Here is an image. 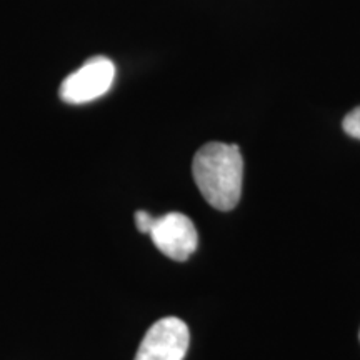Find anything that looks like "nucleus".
<instances>
[{"label":"nucleus","mask_w":360,"mask_h":360,"mask_svg":"<svg viewBox=\"0 0 360 360\" xmlns=\"http://www.w3.org/2000/svg\"><path fill=\"white\" fill-rule=\"evenodd\" d=\"M148 236L162 254L177 262L187 260L199 245L195 225L187 215L179 212L155 217L154 227Z\"/></svg>","instance_id":"20e7f679"},{"label":"nucleus","mask_w":360,"mask_h":360,"mask_svg":"<svg viewBox=\"0 0 360 360\" xmlns=\"http://www.w3.org/2000/svg\"><path fill=\"white\" fill-rule=\"evenodd\" d=\"M192 174L200 193L214 209L227 212L238 204L244 160L236 143H205L193 157Z\"/></svg>","instance_id":"f257e3e1"},{"label":"nucleus","mask_w":360,"mask_h":360,"mask_svg":"<svg viewBox=\"0 0 360 360\" xmlns=\"http://www.w3.org/2000/svg\"><path fill=\"white\" fill-rule=\"evenodd\" d=\"M188 342L191 334L186 322L177 317L160 319L143 335L135 360H184Z\"/></svg>","instance_id":"7ed1b4c3"},{"label":"nucleus","mask_w":360,"mask_h":360,"mask_svg":"<svg viewBox=\"0 0 360 360\" xmlns=\"http://www.w3.org/2000/svg\"><path fill=\"white\" fill-rule=\"evenodd\" d=\"M155 217H152L150 214L146 212V210H139L135 212V225H137L139 232L141 233H150L152 227H154Z\"/></svg>","instance_id":"423d86ee"},{"label":"nucleus","mask_w":360,"mask_h":360,"mask_svg":"<svg viewBox=\"0 0 360 360\" xmlns=\"http://www.w3.org/2000/svg\"><path fill=\"white\" fill-rule=\"evenodd\" d=\"M114 79V62L103 56L92 57L80 69L67 75L58 90V96L72 105L92 102L109 92Z\"/></svg>","instance_id":"f03ea898"},{"label":"nucleus","mask_w":360,"mask_h":360,"mask_svg":"<svg viewBox=\"0 0 360 360\" xmlns=\"http://www.w3.org/2000/svg\"><path fill=\"white\" fill-rule=\"evenodd\" d=\"M342 125H344V130L350 135V137L359 139L360 141V107H357V109H354L350 114H347Z\"/></svg>","instance_id":"39448f33"}]
</instances>
